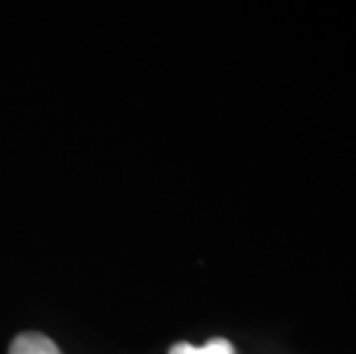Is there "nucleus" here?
Listing matches in <instances>:
<instances>
[{"label":"nucleus","instance_id":"obj_1","mask_svg":"<svg viewBox=\"0 0 356 354\" xmlns=\"http://www.w3.org/2000/svg\"><path fill=\"white\" fill-rule=\"evenodd\" d=\"M10 354H63V352H60V348L49 336L28 331V334L14 338L10 345Z\"/></svg>","mask_w":356,"mask_h":354},{"label":"nucleus","instance_id":"obj_2","mask_svg":"<svg viewBox=\"0 0 356 354\" xmlns=\"http://www.w3.org/2000/svg\"><path fill=\"white\" fill-rule=\"evenodd\" d=\"M170 354H232V345L225 338H216L209 341L204 348H193L188 343H177L170 348Z\"/></svg>","mask_w":356,"mask_h":354}]
</instances>
